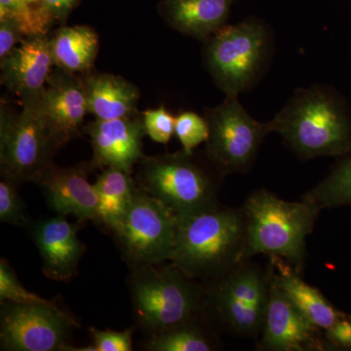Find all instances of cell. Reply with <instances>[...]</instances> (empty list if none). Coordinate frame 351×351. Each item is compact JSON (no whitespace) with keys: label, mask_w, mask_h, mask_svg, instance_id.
<instances>
[{"label":"cell","mask_w":351,"mask_h":351,"mask_svg":"<svg viewBox=\"0 0 351 351\" xmlns=\"http://www.w3.org/2000/svg\"><path fill=\"white\" fill-rule=\"evenodd\" d=\"M246 225L242 208L217 206L178 217L170 262L191 277L211 280L244 262Z\"/></svg>","instance_id":"6da1fadb"},{"label":"cell","mask_w":351,"mask_h":351,"mask_svg":"<svg viewBox=\"0 0 351 351\" xmlns=\"http://www.w3.org/2000/svg\"><path fill=\"white\" fill-rule=\"evenodd\" d=\"M241 208L246 225L244 261L257 255L280 258L301 274L306 239L313 232L321 209L302 199H281L265 189L254 191Z\"/></svg>","instance_id":"7a4b0ae2"},{"label":"cell","mask_w":351,"mask_h":351,"mask_svg":"<svg viewBox=\"0 0 351 351\" xmlns=\"http://www.w3.org/2000/svg\"><path fill=\"white\" fill-rule=\"evenodd\" d=\"M302 159L343 156L351 151V127L345 110L326 87L298 89L269 121Z\"/></svg>","instance_id":"3957f363"},{"label":"cell","mask_w":351,"mask_h":351,"mask_svg":"<svg viewBox=\"0 0 351 351\" xmlns=\"http://www.w3.org/2000/svg\"><path fill=\"white\" fill-rule=\"evenodd\" d=\"M274 267L244 261L209 280L203 316L217 329L241 338L261 336Z\"/></svg>","instance_id":"277c9868"},{"label":"cell","mask_w":351,"mask_h":351,"mask_svg":"<svg viewBox=\"0 0 351 351\" xmlns=\"http://www.w3.org/2000/svg\"><path fill=\"white\" fill-rule=\"evenodd\" d=\"M216 168H208L184 149L174 154L143 156L140 188L160 200L177 217L217 206L219 178Z\"/></svg>","instance_id":"5b68a950"},{"label":"cell","mask_w":351,"mask_h":351,"mask_svg":"<svg viewBox=\"0 0 351 351\" xmlns=\"http://www.w3.org/2000/svg\"><path fill=\"white\" fill-rule=\"evenodd\" d=\"M136 267L132 302L138 324L152 335L203 316L205 287L193 282L174 263Z\"/></svg>","instance_id":"8992f818"},{"label":"cell","mask_w":351,"mask_h":351,"mask_svg":"<svg viewBox=\"0 0 351 351\" xmlns=\"http://www.w3.org/2000/svg\"><path fill=\"white\" fill-rule=\"evenodd\" d=\"M205 41V66L226 96L253 86L269 57V32L257 22L225 25Z\"/></svg>","instance_id":"52a82bcc"},{"label":"cell","mask_w":351,"mask_h":351,"mask_svg":"<svg viewBox=\"0 0 351 351\" xmlns=\"http://www.w3.org/2000/svg\"><path fill=\"white\" fill-rule=\"evenodd\" d=\"M47 124L34 101L21 103L16 110L1 101L0 110V167L4 179L16 184L36 182L53 164L59 151Z\"/></svg>","instance_id":"ba28073f"},{"label":"cell","mask_w":351,"mask_h":351,"mask_svg":"<svg viewBox=\"0 0 351 351\" xmlns=\"http://www.w3.org/2000/svg\"><path fill=\"white\" fill-rule=\"evenodd\" d=\"M204 113L209 126L205 142L208 161L223 176L246 173L263 141L272 133L269 121L253 119L239 96H226L223 103Z\"/></svg>","instance_id":"9c48e42d"},{"label":"cell","mask_w":351,"mask_h":351,"mask_svg":"<svg viewBox=\"0 0 351 351\" xmlns=\"http://www.w3.org/2000/svg\"><path fill=\"white\" fill-rule=\"evenodd\" d=\"M177 228V215L138 186L125 215L112 232L127 260L134 267H141L171 261Z\"/></svg>","instance_id":"30bf717a"},{"label":"cell","mask_w":351,"mask_h":351,"mask_svg":"<svg viewBox=\"0 0 351 351\" xmlns=\"http://www.w3.org/2000/svg\"><path fill=\"white\" fill-rule=\"evenodd\" d=\"M77 323L56 304L4 302L0 313L2 350H66L71 327Z\"/></svg>","instance_id":"8fae6325"},{"label":"cell","mask_w":351,"mask_h":351,"mask_svg":"<svg viewBox=\"0 0 351 351\" xmlns=\"http://www.w3.org/2000/svg\"><path fill=\"white\" fill-rule=\"evenodd\" d=\"M321 332L289 300L274 271L258 348L269 351L326 350L332 346Z\"/></svg>","instance_id":"7c38bea8"},{"label":"cell","mask_w":351,"mask_h":351,"mask_svg":"<svg viewBox=\"0 0 351 351\" xmlns=\"http://www.w3.org/2000/svg\"><path fill=\"white\" fill-rule=\"evenodd\" d=\"M58 147L80 135L88 112L83 77L56 68L38 99L32 101Z\"/></svg>","instance_id":"4fadbf2b"},{"label":"cell","mask_w":351,"mask_h":351,"mask_svg":"<svg viewBox=\"0 0 351 351\" xmlns=\"http://www.w3.org/2000/svg\"><path fill=\"white\" fill-rule=\"evenodd\" d=\"M96 167L93 162H82L71 167H58L54 163L36 180L48 205L58 215L98 219L99 199L88 174Z\"/></svg>","instance_id":"5bb4252c"},{"label":"cell","mask_w":351,"mask_h":351,"mask_svg":"<svg viewBox=\"0 0 351 351\" xmlns=\"http://www.w3.org/2000/svg\"><path fill=\"white\" fill-rule=\"evenodd\" d=\"M53 66L49 38L31 36L0 59V80L21 103L34 101L45 86Z\"/></svg>","instance_id":"9a60e30c"},{"label":"cell","mask_w":351,"mask_h":351,"mask_svg":"<svg viewBox=\"0 0 351 351\" xmlns=\"http://www.w3.org/2000/svg\"><path fill=\"white\" fill-rule=\"evenodd\" d=\"M85 130L91 138L95 166L117 168L131 174L135 164L144 156L143 117L96 119L88 124Z\"/></svg>","instance_id":"2e32d148"},{"label":"cell","mask_w":351,"mask_h":351,"mask_svg":"<svg viewBox=\"0 0 351 351\" xmlns=\"http://www.w3.org/2000/svg\"><path fill=\"white\" fill-rule=\"evenodd\" d=\"M78 228L63 215L43 219L34 226L32 237L40 253L43 271L48 278L66 281L75 276L84 247Z\"/></svg>","instance_id":"e0dca14e"},{"label":"cell","mask_w":351,"mask_h":351,"mask_svg":"<svg viewBox=\"0 0 351 351\" xmlns=\"http://www.w3.org/2000/svg\"><path fill=\"white\" fill-rule=\"evenodd\" d=\"M88 112L96 119L112 120L138 115L140 92L133 83L110 73L85 75Z\"/></svg>","instance_id":"ac0fdd59"},{"label":"cell","mask_w":351,"mask_h":351,"mask_svg":"<svg viewBox=\"0 0 351 351\" xmlns=\"http://www.w3.org/2000/svg\"><path fill=\"white\" fill-rule=\"evenodd\" d=\"M232 0H167L162 15L168 24L186 36L207 40L225 27Z\"/></svg>","instance_id":"d6986e66"},{"label":"cell","mask_w":351,"mask_h":351,"mask_svg":"<svg viewBox=\"0 0 351 351\" xmlns=\"http://www.w3.org/2000/svg\"><path fill=\"white\" fill-rule=\"evenodd\" d=\"M277 282L304 316L323 332L346 315L328 301L318 289L302 280L300 272L280 258H270Z\"/></svg>","instance_id":"ffe728a7"},{"label":"cell","mask_w":351,"mask_h":351,"mask_svg":"<svg viewBox=\"0 0 351 351\" xmlns=\"http://www.w3.org/2000/svg\"><path fill=\"white\" fill-rule=\"evenodd\" d=\"M56 68L68 73L89 75L99 52V36L87 25L63 27L49 38Z\"/></svg>","instance_id":"44dd1931"},{"label":"cell","mask_w":351,"mask_h":351,"mask_svg":"<svg viewBox=\"0 0 351 351\" xmlns=\"http://www.w3.org/2000/svg\"><path fill=\"white\" fill-rule=\"evenodd\" d=\"M94 188L99 199L97 223L113 230L125 215L137 186L129 173L107 168L99 176Z\"/></svg>","instance_id":"7402d4cb"},{"label":"cell","mask_w":351,"mask_h":351,"mask_svg":"<svg viewBox=\"0 0 351 351\" xmlns=\"http://www.w3.org/2000/svg\"><path fill=\"white\" fill-rule=\"evenodd\" d=\"M302 199L321 210L351 207V151L341 156L329 174L304 193Z\"/></svg>","instance_id":"603a6c76"},{"label":"cell","mask_w":351,"mask_h":351,"mask_svg":"<svg viewBox=\"0 0 351 351\" xmlns=\"http://www.w3.org/2000/svg\"><path fill=\"white\" fill-rule=\"evenodd\" d=\"M147 348L152 351H210L216 350L217 343L208 327L200 325L196 318L152 335Z\"/></svg>","instance_id":"cb8c5ba5"},{"label":"cell","mask_w":351,"mask_h":351,"mask_svg":"<svg viewBox=\"0 0 351 351\" xmlns=\"http://www.w3.org/2000/svg\"><path fill=\"white\" fill-rule=\"evenodd\" d=\"M40 0H0V19L9 18L25 38L47 36L51 25L39 10Z\"/></svg>","instance_id":"d4e9b609"},{"label":"cell","mask_w":351,"mask_h":351,"mask_svg":"<svg viewBox=\"0 0 351 351\" xmlns=\"http://www.w3.org/2000/svg\"><path fill=\"white\" fill-rule=\"evenodd\" d=\"M175 134L184 152L191 154L196 147L209 137V126L205 117L195 112H186L176 117Z\"/></svg>","instance_id":"484cf974"},{"label":"cell","mask_w":351,"mask_h":351,"mask_svg":"<svg viewBox=\"0 0 351 351\" xmlns=\"http://www.w3.org/2000/svg\"><path fill=\"white\" fill-rule=\"evenodd\" d=\"M0 300L1 302L23 304H55L25 289L18 280L12 267L3 258L0 262Z\"/></svg>","instance_id":"4316f807"},{"label":"cell","mask_w":351,"mask_h":351,"mask_svg":"<svg viewBox=\"0 0 351 351\" xmlns=\"http://www.w3.org/2000/svg\"><path fill=\"white\" fill-rule=\"evenodd\" d=\"M16 186L15 182L2 178L0 182V221L9 225L25 226L29 225V221Z\"/></svg>","instance_id":"83f0119b"},{"label":"cell","mask_w":351,"mask_h":351,"mask_svg":"<svg viewBox=\"0 0 351 351\" xmlns=\"http://www.w3.org/2000/svg\"><path fill=\"white\" fill-rule=\"evenodd\" d=\"M145 135L158 144L166 145L175 134L176 117L164 106L143 113Z\"/></svg>","instance_id":"f1b7e54d"},{"label":"cell","mask_w":351,"mask_h":351,"mask_svg":"<svg viewBox=\"0 0 351 351\" xmlns=\"http://www.w3.org/2000/svg\"><path fill=\"white\" fill-rule=\"evenodd\" d=\"M92 351H131L133 329L124 331L91 329Z\"/></svg>","instance_id":"f546056e"},{"label":"cell","mask_w":351,"mask_h":351,"mask_svg":"<svg viewBox=\"0 0 351 351\" xmlns=\"http://www.w3.org/2000/svg\"><path fill=\"white\" fill-rule=\"evenodd\" d=\"M80 0H40L39 10L51 27L58 22L68 19L69 13Z\"/></svg>","instance_id":"4dcf8cb0"},{"label":"cell","mask_w":351,"mask_h":351,"mask_svg":"<svg viewBox=\"0 0 351 351\" xmlns=\"http://www.w3.org/2000/svg\"><path fill=\"white\" fill-rule=\"evenodd\" d=\"M25 38L19 27L12 19H0V59L5 57Z\"/></svg>","instance_id":"1f68e13d"},{"label":"cell","mask_w":351,"mask_h":351,"mask_svg":"<svg viewBox=\"0 0 351 351\" xmlns=\"http://www.w3.org/2000/svg\"><path fill=\"white\" fill-rule=\"evenodd\" d=\"M324 332L332 348H351V315L343 316Z\"/></svg>","instance_id":"d6a6232c"}]
</instances>
